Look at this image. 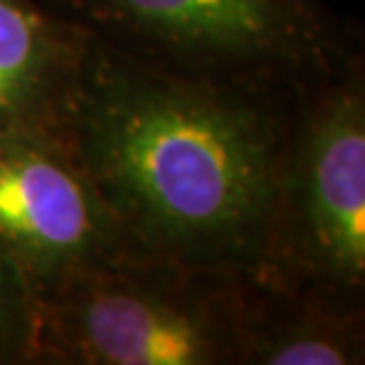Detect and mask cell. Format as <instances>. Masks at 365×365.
Segmentation results:
<instances>
[{
    "instance_id": "5",
    "label": "cell",
    "mask_w": 365,
    "mask_h": 365,
    "mask_svg": "<svg viewBox=\"0 0 365 365\" xmlns=\"http://www.w3.org/2000/svg\"><path fill=\"white\" fill-rule=\"evenodd\" d=\"M0 250L34 294L138 257L62 138L38 126L0 130Z\"/></svg>"
},
{
    "instance_id": "6",
    "label": "cell",
    "mask_w": 365,
    "mask_h": 365,
    "mask_svg": "<svg viewBox=\"0 0 365 365\" xmlns=\"http://www.w3.org/2000/svg\"><path fill=\"white\" fill-rule=\"evenodd\" d=\"M365 299L254 282L245 325V365H361Z\"/></svg>"
},
{
    "instance_id": "2",
    "label": "cell",
    "mask_w": 365,
    "mask_h": 365,
    "mask_svg": "<svg viewBox=\"0 0 365 365\" xmlns=\"http://www.w3.org/2000/svg\"><path fill=\"white\" fill-rule=\"evenodd\" d=\"M254 282L150 257L34 294L29 365H245Z\"/></svg>"
},
{
    "instance_id": "8",
    "label": "cell",
    "mask_w": 365,
    "mask_h": 365,
    "mask_svg": "<svg viewBox=\"0 0 365 365\" xmlns=\"http://www.w3.org/2000/svg\"><path fill=\"white\" fill-rule=\"evenodd\" d=\"M34 339V287L0 250V365H29Z\"/></svg>"
},
{
    "instance_id": "3",
    "label": "cell",
    "mask_w": 365,
    "mask_h": 365,
    "mask_svg": "<svg viewBox=\"0 0 365 365\" xmlns=\"http://www.w3.org/2000/svg\"><path fill=\"white\" fill-rule=\"evenodd\" d=\"M109 46L176 74L302 98L359 53L323 0H55Z\"/></svg>"
},
{
    "instance_id": "4",
    "label": "cell",
    "mask_w": 365,
    "mask_h": 365,
    "mask_svg": "<svg viewBox=\"0 0 365 365\" xmlns=\"http://www.w3.org/2000/svg\"><path fill=\"white\" fill-rule=\"evenodd\" d=\"M365 299V67L297 100L280 187L275 280Z\"/></svg>"
},
{
    "instance_id": "7",
    "label": "cell",
    "mask_w": 365,
    "mask_h": 365,
    "mask_svg": "<svg viewBox=\"0 0 365 365\" xmlns=\"http://www.w3.org/2000/svg\"><path fill=\"white\" fill-rule=\"evenodd\" d=\"M88 31L38 0H0V130L53 128Z\"/></svg>"
},
{
    "instance_id": "1",
    "label": "cell",
    "mask_w": 365,
    "mask_h": 365,
    "mask_svg": "<svg viewBox=\"0 0 365 365\" xmlns=\"http://www.w3.org/2000/svg\"><path fill=\"white\" fill-rule=\"evenodd\" d=\"M297 100L176 74L88 34L53 130L138 257L273 282Z\"/></svg>"
}]
</instances>
